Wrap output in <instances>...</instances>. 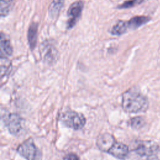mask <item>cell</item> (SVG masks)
Segmentation results:
<instances>
[{"mask_svg": "<svg viewBox=\"0 0 160 160\" xmlns=\"http://www.w3.org/2000/svg\"><path fill=\"white\" fill-rule=\"evenodd\" d=\"M146 0H128L121 4L119 5L118 6V8L119 9H127V8H130L134 6H136L137 5H139L145 1Z\"/></svg>", "mask_w": 160, "mask_h": 160, "instance_id": "18", "label": "cell"}, {"mask_svg": "<svg viewBox=\"0 0 160 160\" xmlns=\"http://www.w3.org/2000/svg\"><path fill=\"white\" fill-rule=\"evenodd\" d=\"M11 68L10 61L6 58H1V79L9 73Z\"/></svg>", "mask_w": 160, "mask_h": 160, "instance_id": "16", "label": "cell"}, {"mask_svg": "<svg viewBox=\"0 0 160 160\" xmlns=\"http://www.w3.org/2000/svg\"><path fill=\"white\" fill-rule=\"evenodd\" d=\"M84 8V2L81 1L74 2L68 10V20L66 26L68 29L72 28L79 19Z\"/></svg>", "mask_w": 160, "mask_h": 160, "instance_id": "6", "label": "cell"}, {"mask_svg": "<svg viewBox=\"0 0 160 160\" xmlns=\"http://www.w3.org/2000/svg\"><path fill=\"white\" fill-rule=\"evenodd\" d=\"M116 141L114 137L108 132L99 135L96 140V145L101 151L108 152L112 145Z\"/></svg>", "mask_w": 160, "mask_h": 160, "instance_id": "9", "label": "cell"}, {"mask_svg": "<svg viewBox=\"0 0 160 160\" xmlns=\"http://www.w3.org/2000/svg\"><path fill=\"white\" fill-rule=\"evenodd\" d=\"M63 160H80L79 157L74 154H68L64 157Z\"/></svg>", "mask_w": 160, "mask_h": 160, "instance_id": "19", "label": "cell"}, {"mask_svg": "<svg viewBox=\"0 0 160 160\" xmlns=\"http://www.w3.org/2000/svg\"><path fill=\"white\" fill-rule=\"evenodd\" d=\"M145 119L141 116L134 117L129 119V125L134 129L142 128L145 125Z\"/></svg>", "mask_w": 160, "mask_h": 160, "instance_id": "15", "label": "cell"}, {"mask_svg": "<svg viewBox=\"0 0 160 160\" xmlns=\"http://www.w3.org/2000/svg\"><path fill=\"white\" fill-rule=\"evenodd\" d=\"M150 18L144 16H134L130 19L127 22V25L129 30H134L138 29L141 26L145 24L150 21Z\"/></svg>", "mask_w": 160, "mask_h": 160, "instance_id": "11", "label": "cell"}, {"mask_svg": "<svg viewBox=\"0 0 160 160\" xmlns=\"http://www.w3.org/2000/svg\"><path fill=\"white\" fill-rule=\"evenodd\" d=\"M0 54L1 58H6L10 56L12 54V48L11 42L6 36L1 32L0 41Z\"/></svg>", "mask_w": 160, "mask_h": 160, "instance_id": "10", "label": "cell"}, {"mask_svg": "<svg viewBox=\"0 0 160 160\" xmlns=\"http://www.w3.org/2000/svg\"><path fill=\"white\" fill-rule=\"evenodd\" d=\"M59 119L65 126L74 130L82 129L86 122L82 114L71 109L62 112L59 116Z\"/></svg>", "mask_w": 160, "mask_h": 160, "instance_id": "3", "label": "cell"}, {"mask_svg": "<svg viewBox=\"0 0 160 160\" xmlns=\"http://www.w3.org/2000/svg\"><path fill=\"white\" fill-rule=\"evenodd\" d=\"M127 22L124 21H118L111 28L110 32L114 36H121L128 31Z\"/></svg>", "mask_w": 160, "mask_h": 160, "instance_id": "14", "label": "cell"}, {"mask_svg": "<svg viewBox=\"0 0 160 160\" xmlns=\"http://www.w3.org/2000/svg\"><path fill=\"white\" fill-rule=\"evenodd\" d=\"M0 12L1 16L4 17L7 16L12 8V3L9 1L1 0L0 1Z\"/></svg>", "mask_w": 160, "mask_h": 160, "instance_id": "17", "label": "cell"}, {"mask_svg": "<svg viewBox=\"0 0 160 160\" xmlns=\"http://www.w3.org/2000/svg\"><path fill=\"white\" fill-rule=\"evenodd\" d=\"M17 152L26 160H40L41 154L33 141L29 139L17 148Z\"/></svg>", "mask_w": 160, "mask_h": 160, "instance_id": "4", "label": "cell"}, {"mask_svg": "<svg viewBox=\"0 0 160 160\" xmlns=\"http://www.w3.org/2000/svg\"><path fill=\"white\" fill-rule=\"evenodd\" d=\"M122 108L129 113L144 112L148 108V98L136 88H131L125 91L122 96Z\"/></svg>", "mask_w": 160, "mask_h": 160, "instance_id": "1", "label": "cell"}, {"mask_svg": "<svg viewBox=\"0 0 160 160\" xmlns=\"http://www.w3.org/2000/svg\"><path fill=\"white\" fill-rule=\"evenodd\" d=\"M37 35H38V24L36 22H32L28 31V41L29 48L32 50L37 42Z\"/></svg>", "mask_w": 160, "mask_h": 160, "instance_id": "12", "label": "cell"}, {"mask_svg": "<svg viewBox=\"0 0 160 160\" xmlns=\"http://www.w3.org/2000/svg\"><path fill=\"white\" fill-rule=\"evenodd\" d=\"M64 4V0H52L49 7V14L52 19H56Z\"/></svg>", "mask_w": 160, "mask_h": 160, "instance_id": "13", "label": "cell"}, {"mask_svg": "<svg viewBox=\"0 0 160 160\" xmlns=\"http://www.w3.org/2000/svg\"><path fill=\"white\" fill-rule=\"evenodd\" d=\"M2 121L9 132L12 135L17 136L22 130V119L16 113L4 114L2 116Z\"/></svg>", "mask_w": 160, "mask_h": 160, "instance_id": "5", "label": "cell"}, {"mask_svg": "<svg viewBox=\"0 0 160 160\" xmlns=\"http://www.w3.org/2000/svg\"><path fill=\"white\" fill-rule=\"evenodd\" d=\"M41 54L44 61L48 64L55 63L59 58V52L50 41L43 42L41 47Z\"/></svg>", "mask_w": 160, "mask_h": 160, "instance_id": "7", "label": "cell"}, {"mask_svg": "<svg viewBox=\"0 0 160 160\" xmlns=\"http://www.w3.org/2000/svg\"><path fill=\"white\" fill-rule=\"evenodd\" d=\"M134 151L140 160H157L159 148L151 141H140L137 142Z\"/></svg>", "mask_w": 160, "mask_h": 160, "instance_id": "2", "label": "cell"}, {"mask_svg": "<svg viewBox=\"0 0 160 160\" xmlns=\"http://www.w3.org/2000/svg\"><path fill=\"white\" fill-rule=\"evenodd\" d=\"M108 154L119 159H124L127 158L129 154V148L127 145L122 142H118L117 141L112 145Z\"/></svg>", "mask_w": 160, "mask_h": 160, "instance_id": "8", "label": "cell"}]
</instances>
